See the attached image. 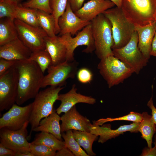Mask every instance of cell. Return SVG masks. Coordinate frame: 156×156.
<instances>
[{"label":"cell","mask_w":156,"mask_h":156,"mask_svg":"<svg viewBox=\"0 0 156 156\" xmlns=\"http://www.w3.org/2000/svg\"><path fill=\"white\" fill-rule=\"evenodd\" d=\"M18 74V86L16 103L21 105L35 98L41 88L44 77L38 64L29 60L17 61L14 65Z\"/></svg>","instance_id":"1"},{"label":"cell","mask_w":156,"mask_h":156,"mask_svg":"<svg viewBox=\"0 0 156 156\" xmlns=\"http://www.w3.org/2000/svg\"><path fill=\"white\" fill-rule=\"evenodd\" d=\"M121 8L128 21L134 25L156 23V0H122Z\"/></svg>","instance_id":"2"},{"label":"cell","mask_w":156,"mask_h":156,"mask_svg":"<svg viewBox=\"0 0 156 156\" xmlns=\"http://www.w3.org/2000/svg\"><path fill=\"white\" fill-rule=\"evenodd\" d=\"M95 51L100 60L113 55L112 48L114 44L112 25L103 14L98 15L91 21Z\"/></svg>","instance_id":"3"},{"label":"cell","mask_w":156,"mask_h":156,"mask_svg":"<svg viewBox=\"0 0 156 156\" xmlns=\"http://www.w3.org/2000/svg\"><path fill=\"white\" fill-rule=\"evenodd\" d=\"M64 87L50 86L38 93L32 103L29 120L31 129L28 138L33 130L39 125L42 119L49 115L53 109V105L57 100L59 93Z\"/></svg>","instance_id":"4"},{"label":"cell","mask_w":156,"mask_h":156,"mask_svg":"<svg viewBox=\"0 0 156 156\" xmlns=\"http://www.w3.org/2000/svg\"><path fill=\"white\" fill-rule=\"evenodd\" d=\"M103 14L112 24L114 40L112 50L125 46L135 31V25L128 21L121 8L117 6L105 10Z\"/></svg>","instance_id":"5"},{"label":"cell","mask_w":156,"mask_h":156,"mask_svg":"<svg viewBox=\"0 0 156 156\" xmlns=\"http://www.w3.org/2000/svg\"><path fill=\"white\" fill-rule=\"evenodd\" d=\"M97 68L109 88L123 82L134 73L129 66L114 55L101 60Z\"/></svg>","instance_id":"6"},{"label":"cell","mask_w":156,"mask_h":156,"mask_svg":"<svg viewBox=\"0 0 156 156\" xmlns=\"http://www.w3.org/2000/svg\"><path fill=\"white\" fill-rule=\"evenodd\" d=\"M138 34L135 31L129 42L125 46L112 50L115 56L129 66L137 74L139 73L148 61L138 49Z\"/></svg>","instance_id":"7"},{"label":"cell","mask_w":156,"mask_h":156,"mask_svg":"<svg viewBox=\"0 0 156 156\" xmlns=\"http://www.w3.org/2000/svg\"><path fill=\"white\" fill-rule=\"evenodd\" d=\"M78 62L75 60L66 61L56 65H51L47 69L48 74L44 76L41 88L47 86L62 87L65 85L67 80L74 78L78 71Z\"/></svg>","instance_id":"8"},{"label":"cell","mask_w":156,"mask_h":156,"mask_svg":"<svg viewBox=\"0 0 156 156\" xmlns=\"http://www.w3.org/2000/svg\"><path fill=\"white\" fill-rule=\"evenodd\" d=\"M18 80V72L14 66L0 75L1 112L9 110L16 102Z\"/></svg>","instance_id":"9"},{"label":"cell","mask_w":156,"mask_h":156,"mask_svg":"<svg viewBox=\"0 0 156 156\" xmlns=\"http://www.w3.org/2000/svg\"><path fill=\"white\" fill-rule=\"evenodd\" d=\"M65 44L66 49V61L70 62L75 60L74 52L77 47L86 46L82 52L87 53H92L95 50L94 40L91 23L88 25L75 37L68 33L60 36Z\"/></svg>","instance_id":"10"},{"label":"cell","mask_w":156,"mask_h":156,"mask_svg":"<svg viewBox=\"0 0 156 156\" xmlns=\"http://www.w3.org/2000/svg\"><path fill=\"white\" fill-rule=\"evenodd\" d=\"M14 22L18 37L32 52L45 49L44 38L47 36L40 27L28 25L18 19Z\"/></svg>","instance_id":"11"},{"label":"cell","mask_w":156,"mask_h":156,"mask_svg":"<svg viewBox=\"0 0 156 156\" xmlns=\"http://www.w3.org/2000/svg\"><path fill=\"white\" fill-rule=\"evenodd\" d=\"M29 123L28 121L22 128L16 131L4 127L0 129V143L16 153L30 152V143L27 140Z\"/></svg>","instance_id":"12"},{"label":"cell","mask_w":156,"mask_h":156,"mask_svg":"<svg viewBox=\"0 0 156 156\" xmlns=\"http://www.w3.org/2000/svg\"><path fill=\"white\" fill-rule=\"evenodd\" d=\"M32 107V103L24 107L14 104L0 118V129L4 127L13 131L21 129L29 121Z\"/></svg>","instance_id":"13"},{"label":"cell","mask_w":156,"mask_h":156,"mask_svg":"<svg viewBox=\"0 0 156 156\" xmlns=\"http://www.w3.org/2000/svg\"><path fill=\"white\" fill-rule=\"evenodd\" d=\"M90 23L91 21L83 20L76 15L68 1L65 11L58 19L59 34L62 36L69 33L73 36Z\"/></svg>","instance_id":"14"},{"label":"cell","mask_w":156,"mask_h":156,"mask_svg":"<svg viewBox=\"0 0 156 156\" xmlns=\"http://www.w3.org/2000/svg\"><path fill=\"white\" fill-rule=\"evenodd\" d=\"M62 133L69 130H76L90 132L92 124L90 120L77 111L75 105L64 113L61 117Z\"/></svg>","instance_id":"15"},{"label":"cell","mask_w":156,"mask_h":156,"mask_svg":"<svg viewBox=\"0 0 156 156\" xmlns=\"http://www.w3.org/2000/svg\"><path fill=\"white\" fill-rule=\"evenodd\" d=\"M140 122H133L128 125H121L116 129H112L111 125L107 124L100 126L93 121L90 128V132L99 138L98 142L103 143L109 139L114 138L127 131L131 132H138V128Z\"/></svg>","instance_id":"16"},{"label":"cell","mask_w":156,"mask_h":156,"mask_svg":"<svg viewBox=\"0 0 156 156\" xmlns=\"http://www.w3.org/2000/svg\"><path fill=\"white\" fill-rule=\"evenodd\" d=\"M32 51L18 37L0 46V58L20 61L28 60Z\"/></svg>","instance_id":"17"},{"label":"cell","mask_w":156,"mask_h":156,"mask_svg":"<svg viewBox=\"0 0 156 156\" xmlns=\"http://www.w3.org/2000/svg\"><path fill=\"white\" fill-rule=\"evenodd\" d=\"M77 88L75 84H73L71 89L67 92L59 95L57 100L61 101L59 106L56 110L59 115L62 113H65L73 106L79 103H84L94 104L96 99L91 96H88L77 92Z\"/></svg>","instance_id":"18"},{"label":"cell","mask_w":156,"mask_h":156,"mask_svg":"<svg viewBox=\"0 0 156 156\" xmlns=\"http://www.w3.org/2000/svg\"><path fill=\"white\" fill-rule=\"evenodd\" d=\"M115 6V4L109 0H89L74 12L81 19L91 21L99 14Z\"/></svg>","instance_id":"19"},{"label":"cell","mask_w":156,"mask_h":156,"mask_svg":"<svg viewBox=\"0 0 156 156\" xmlns=\"http://www.w3.org/2000/svg\"><path fill=\"white\" fill-rule=\"evenodd\" d=\"M138 36V47L144 56L149 60L153 40L156 31V23L144 26L135 25Z\"/></svg>","instance_id":"20"},{"label":"cell","mask_w":156,"mask_h":156,"mask_svg":"<svg viewBox=\"0 0 156 156\" xmlns=\"http://www.w3.org/2000/svg\"><path fill=\"white\" fill-rule=\"evenodd\" d=\"M45 49L52 60V65H56L66 61V49L60 37L46 36L44 38Z\"/></svg>","instance_id":"21"},{"label":"cell","mask_w":156,"mask_h":156,"mask_svg":"<svg viewBox=\"0 0 156 156\" xmlns=\"http://www.w3.org/2000/svg\"><path fill=\"white\" fill-rule=\"evenodd\" d=\"M61 117L53 109L48 116L42 119L39 124L33 130L35 132H43L51 133L60 140L62 141L60 121Z\"/></svg>","instance_id":"22"},{"label":"cell","mask_w":156,"mask_h":156,"mask_svg":"<svg viewBox=\"0 0 156 156\" xmlns=\"http://www.w3.org/2000/svg\"><path fill=\"white\" fill-rule=\"evenodd\" d=\"M142 115V119L140 123L138 131L141 133L142 138L146 141L148 147L151 148L153 137L156 131V125L152 116L147 112H143Z\"/></svg>","instance_id":"23"},{"label":"cell","mask_w":156,"mask_h":156,"mask_svg":"<svg viewBox=\"0 0 156 156\" xmlns=\"http://www.w3.org/2000/svg\"><path fill=\"white\" fill-rule=\"evenodd\" d=\"M14 19L10 18L1 19L0 21V46L18 37Z\"/></svg>","instance_id":"24"},{"label":"cell","mask_w":156,"mask_h":156,"mask_svg":"<svg viewBox=\"0 0 156 156\" xmlns=\"http://www.w3.org/2000/svg\"><path fill=\"white\" fill-rule=\"evenodd\" d=\"M37 13L40 26L48 36L54 37L59 33L60 29L52 14L38 10H37Z\"/></svg>","instance_id":"25"},{"label":"cell","mask_w":156,"mask_h":156,"mask_svg":"<svg viewBox=\"0 0 156 156\" xmlns=\"http://www.w3.org/2000/svg\"><path fill=\"white\" fill-rule=\"evenodd\" d=\"M31 143L43 145L56 151L65 147L64 141L59 140L51 133L43 132L36 134Z\"/></svg>","instance_id":"26"},{"label":"cell","mask_w":156,"mask_h":156,"mask_svg":"<svg viewBox=\"0 0 156 156\" xmlns=\"http://www.w3.org/2000/svg\"><path fill=\"white\" fill-rule=\"evenodd\" d=\"M74 137L79 144L86 151L88 155H96L93 151L92 145L98 136L90 132L86 131L73 130Z\"/></svg>","instance_id":"27"},{"label":"cell","mask_w":156,"mask_h":156,"mask_svg":"<svg viewBox=\"0 0 156 156\" xmlns=\"http://www.w3.org/2000/svg\"><path fill=\"white\" fill-rule=\"evenodd\" d=\"M37 9L24 7L18 5L15 14V19H18L28 25L40 27L38 19Z\"/></svg>","instance_id":"28"},{"label":"cell","mask_w":156,"mask_h":156,"mask_svg":"<svg viewBox=\"0 0 156 156\" xmlns=\"http://www.w3.org/2000/svg\"><path fill=\"white\" fill-rule=\"evenodd\" d=\"M28 60L36 63L44 73L52 65V59L46 49L32 52Z\"/></svg>","instance_id":"29"},{"label":"cell","mask_w":156,"mask_h":156,"mask_svg":"<svg viewBox=\"0 0 156 156\" xmlns=\"http://www.w3.org/2000/svg\"><path fill=\"white\" fill-rule=\"evenodd\" d=\"M61 134L62 137L64 140L65 147L68 148L75 156H89L81 148L75 139L72 130H69Z\"/></svg>","instance_id":"30"},{"label":"cell","mask_w":156,"mask_h":156,"mask_svg":"<svg viewBox=\"0 0 156 156\" xmlns=\"http://www.w3.org/2000/svg\"><path fill=\"white\" fill-rule=\"evenodd\" d=\"M18 3L10 0H0V18L15 19V14Z\"/></svg>","instance_id":"31"},{"label":"cell","mask_w":156,"mask_h":156,"mask_svg":"<svg viewBox=\"0 0 156 156\" xmlns=\"http://www.w3.org/2000/svg\"><path fill=\"white\" fill-rule=\"evenodd\" d=\"M142 119V114L131 112L129 114L120 117L114 118H101L97 121H94V122L96 124L101 125L107 122L117 120H126L139 122H141Z\"/></svg>","instance_id":"32"},{"label":"cell","mask_w":156,"mask_h":156,"mask_svg":"<svg viewBox=\"0 0 156 156\" xmlns=\"http://www.w3.org/2000/svg\"><path fill=\"white\" fill-rule=\"evenodd\" d=\"M49 1L28 0L21 5L24 7L40 10L52 14V11L50 6Z\"/></svg>","instance_id":"33"},{"label":"cell","mask_w":156,"mask_h":156,"mask_svg":"<svg viewBox=\"0 0 156 156\" xmlns=\"http://www.w3.org/2000/svg\"><path fill=\"white\" fill-rule=\"evenodd\" d=\"M68 1V0L49 1L50 6L52 11V14L55 18L57 25L59 29L58 19L65 11Z\"/></svg>","instance_id":"34"},{"label":"cell","mask_w":156,"mask_h":156,"mask_svg":"<svg viewBox=\"0 0 156 156\" xmlns=\"http://www.w3.org/2000/svg\"><path fill=\"white\" fill-rule=\"evenodd\" d=\"M30 152L34 156H55L56 151L46 146L30 143Z\"/></svg>","instance_id":"35"},{"label":"cell","mask_w":156,"mask_h":156,"mask_svg":"<svg viewBox=\"0 0 156 156\" xmlns=\"http://www.w3.org/2000/svg\"><path fill=\"white\" fill-rule=\"evenodd\" d=\"M76 75L78 81L82 83H89L93 79V74L92 72L86 68L79 69L78 70Z\"/></svg>","instance_id":"36"},{"label":"cell","mask_w":156,"mask_h":156,"mask_svg":"<svg viewBox=\"0 0 156 156\" xmlns=\"http://www.w3.org/2000/svg\"><path fill=\"white\" fill-rule=\"evenodd\" d=\"M17 61L0 58V75L14 66Z\"/></svg>","instance_id":"37"},{"label":"cell","mask_w":156,"mask_h":156,"mask_svg":"<svg viewBox=\"0 0 156 156\" xmlns=\"http://www.w3.org/2000/svg\"><path fill=\"white\" fill-rule=\"evenodd\" d=\"M85 0H68L71 8L74 12L79 10L82 6Z\"/></svg>","instance_id":"38"},{"label":"cell","mask_w":156,"mask_h":156,"mask_svg":"<svg viewBox=\"0 0 156 156\" xmlns=\"http://www.w3.org/2000/svg\"><path fill=\"white\" fill-rule=\"evenodd\" d=\"M16 152L0 143V156H15Z\"/></svg>","instance_id":"39"},{"label":"cell","mask_w":156,"mask_h":156,"mask_svg":"<svg viewBox=\"0 0 156 156\" xmlns=\"http://www.w3.org/2000/svg\"><path fill=\"white\" fill-rule=\"evenodd\" d=\"M147 105L151 110L152 119L156 125V108L153 104L152 96L148 102Z\"/></svg>","instance_id":"40"},{"label":"cell","mask_w":156,"mask_h":156,"mask_svg":"<svg viewBox=\"0 0 156 156\" xmlns=\"http://www.w3.org/2000/svg\"><path fill=\"white\" fill-rule=\"evenodd\" d=\"M72 152L67 148L65 147L57 151L55 156H74Z\"/></svg>","instance_id":"41"},{"label":"cell","mask_w":156,"mask_h":156,"mask_svg":"<svg viewBox=\"0 0 156 156\" xmlns=\"http://www.w3.org/2000/svg\"><path fill=\"white\" fill-rule=\"evenodd\" d=\"M140 156H156V148L154 146L153 148L146 147L142 151Z\"/></svg>","instance_id":"42"},{"label":"cell","mask_w":156,"mask_h":156,"mask_svg":"<svg viewBox=\"0 0 156 156\" xmlns=\"http://www.w3.org/2000/svg\"><path fill=\"white\" fill-rule=\"evenodd\" d=\"M150 55L156 57V33H155L153 38L152 45Z\"/></svg>","instance_id":"43"},{"label":"cell","mask_w":156,"mask_h":156,"mask_svg":"<svg viewBox=\"0 0 156 156\" xmlns=\"http://www.w3.org/2000/svg\"><path fill=\"white\" fill-rule=\"evenodd\" d=\"M15 156H34L30 151L23 153H16Z\"/></svg>","instance_id":"44"},{"label":"cell","mask_w":156,"mask_h":156,"mask_svg":"<svg viewBox=\"0 0 156 156\" xmlns=\"http://www.w3.org/2000/svg\"><path fill=\"white\" fill-rule=\"evenodd\" d=\"M115 5L119 8H121L122 0H109Z\"/></svg>","instance_id":"45"},{"label":"cell","mask_w":156,"mask_h":156,"mask_svg":"<svg viewBox=\"0 0 156 156\" xmlns=\"http://www.w3.org/2000/svg\"><path fill=\"white\" fill-rule=\"evenodd\" d=\"M153 143L154 144V146L156 148V134L154 136V140Z\"/></svg>","instance_id":"46"},{"label":"cell","mask_w":156,"mask_h":156,"mask_svg":"<svg viewBox=\"0 0 156 156\" xmlns=\"http://www.w3.org/2000/svg\"><path fill=\"white\" fill-rule=\"evenodd\" d=\"M11 0L12 1L17 2V3H18V2L21 0Z\"/></svg>","instance_id":"47"},{"label":"cell","mask_w":156,"mask_h":156,"mask_svg":"<svg viewBox=\"0 0 156 156\" xmlns=\"http://www.w3.org/2000/svg\"></svg>","instance_id":"48"}]
</instances>
